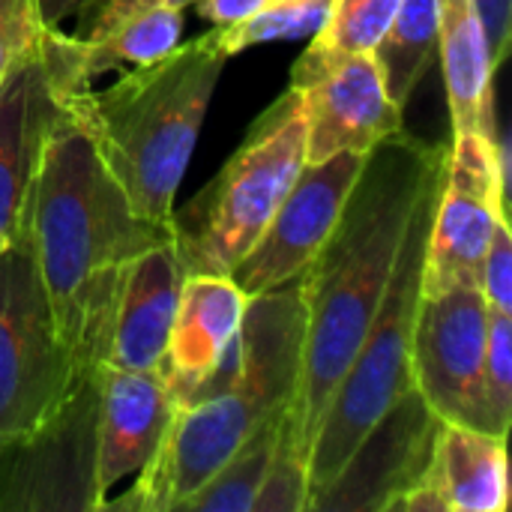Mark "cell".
Masks as SVG:
<instances>
[{"instance_id":"cell-1","label":"cell","mask_w":512,"mask_h":512,"mask_svg":"<svg viewBox=\"0 0 512 512\" xmlns=\"http://www.w3.org/2000/svg\"><path fill=\"white\" fill-rule=\"evenodd\" d=\"M444 156L447 144H429L408 129L384 138L366 156L333 234L303 273V366L282 426L306 456L393 279L420 189Z\"/></svg>"},{"instance_id":"cell-2","label":"cell","mask_w":512,"mask_h":512,"mask_svg":"<svg viewBox=\"0 0 512 512\" xmlns=\"http://www.w3.org/2000/svg\"><path fill=\"white\" fill-rule=\"evenodd\" d=\"M24 231L60 339L78 372L90 375L105 360L120 270L174 234L135 216L87 135L60 108L42 135Z\"/></svg>"},{"instance_id":"cell-3","label":"cell","mask_w":512,"mask_h":512,"mask_svg":"<svg viewBox=\"0 0 512 512\" xmlns=\"http://www.w3.org/2000/svg\"><path fill=\"white\" fill-rule=\"evenodd\" d=\"M225 63L228 54L207 30L105 90L51 87L57 108L87 135L144 222L171 228L174 195Z\"/></svg>"},{"instance_id":"cell-4","label":"cell","mask_w":512,"mask_h":512,"mask_svg":"<svg viewBox=\"0 0 512 512\" xmlns=\"http://www.w3.org/2000/svg\"><path fill=\"white\" fill-rule=\"evenodd\" d=\"M303 276L249 297L234 378L192 405H180L135 489L102 510L177 512L270 417L288 411L303 366Z\"/></svg>"},{"instance_id":"cell-5","label":"cell","mask_w":512,"mask_h":512,"mask_svg":"<svg viewBox=\"0 0 512 512\" xmlns=\"http://www.w3.org/2000/svg\"><path fill=\"white\" fill-rule=\"evenodd\" d=\"M441 174H444V162L420 189L384 300L321 417L318 435L309 450V510L339 480V474L360 450V444L375 432V426L414 387L411 345H414L417 309L423 297L426 237H429Z\"/></svg>"},{"instance_id":"cell-6","label":"cell","mask_w":512,"mask_h":512,"mask_svg":"<svg viewBox=\"0 0 512 512\" xmlns=\"http://www.w3.org/2000/svg\"><path fill=\"white\" fill-rule=\"evenodd\" d=\"M306 165L303 93L288 90L249 126L225 168L171 216L186 276H231Z\"/></svg>"},{"instance_id":"cell-7","label":"cell","mask_w":512,"mask_h":512,"mask_svg":"<svg viewBox=\"0 0 512 512\" xmlns=\"http://www.w3.org/2000/svg\"><path fill=\"white\" fill-rule=\"evenodd\" d=\"M84 378L60 339L27 231H21L0 252V453L45 432Z\"/></svg>"},{"instance_id":"cell-8","label":"cell","mask_w":512,"mask_h":512,"mask_svg":"<svg viewBox=\"0 0 512 512\" xmlns=\"http://www.w3.org/2000/svg\"><path fill=\"white\" fill-rule=\"evenodd\" d=\"M507 219L504 147L483 132L453 135L429 222L423 258V294L477 285L480 261Z\"/></svg>"},{"instance_id":"cell-9","label":"cell","mask_w":512,"mask_h":512,"mask_svg":"<svg viewBox=\"0 0 512 512\" xmlns=\"http://www.w3.org/2000/svg\"><path fill=\"white\" fill-rule=\"evenodd\" d=\"M486 336L489 303L474 282L420 297L411 381L438 420L495 432L483 393Z\"/></svg>"},{"instance_id":"cell-10","label":"cell","mask_w":512,"mask_h":512,"mask_svg":"<svg viewBox=\"0 0 512 512\" xmlns=\"http://www.w3.org/2000/svg\"><path fill=\"white\" fill-rule=\"evenodd\" d=\"M363 165L366 156L360 153H339L303 165L258 243L231 270V279L246 297L273 291L309 270L333 234Z\"/></svg>"},{"instance_id":"cell-11","label":"cell","mask_w":512,"mask_h":512,"mask_svg":"<svg viewBox=\"0 0 512 512\" xmlns=\"http://www.w3.org/2000/svg\"><path fill=\"white\" fill-rule=\"evenodd\" d=\"M246 303L231 276H186L159 369L177 408L213 396L234 378Z\"/></svg>"},{"instance_id":"cell-12","label":"cell","mask_w":512,"mask_h":512,"mask_svg":"<svg viewBox=\"0 0 512 512\" xmlns=\"http://www.w3.org/2000/svg\"><path fill=\"white\" fill-rule=\"evenodd\" d=\"M93 387V510H102L108 492L156 456L177 402L159 372L102 363L93 372Z\"/></svg>"},{"instance_id":"cell-13","label":"cell","mask_w":512,"mask_h":512,"mask_svg":"<svg viewBox=\"0 0 512 512\" xmlns=\"http://www.w3.org/2000/svg\"><path fill=\"white\" fill-rule=\"evenodd\" d=\"M306 114V162L339 153L369 156L384 138L405 129L402 111L372 54L348 57L300 90Z\"/></svg>"},{"instance_id":"cell-14","label":"cell","mask_w":512,"mask_h":512,"mask_svg":"<svg viewBox=\"0 0 512 512\" xmlns=\"http://www.w3.org/2000/svg\"><path fill=\"white\" fill-rule=\"evenodd\" d=\"M507 501V438L438 420L423 474L387 510L507 512Z\"/></svg>"},{"instance_id":"cell-15","label":"cell","mask_w":512,"mask_h":512,"mask_svg":"<svg viewBox=\"0 0 512 512\" xmlns=\"http://www.w3.org/2000/svg\"><path fill=\"white\" fill-rule=\"evenodd\" d=\"M183 282L186 267L174 249V240L138 252L117 279L102 363L135 372H159Z\"/></svg>"},{"instance_id":"cell-16","label":"cell","mask_w":512,"mask_h":512,"mask_svg":"<svg viewBox=\"0 0 512 512\" xmlns=\"http://www.w3.org/2000/svg\"><path fill=\"white\" fill-rule=\"evenodd\" d=\"M183 9L147 6L135 9L93 36L63 33L48 21L39 42V60L54 90L90 87L99 75L129 66H147L180 45Z\"/></svg>"},{"instance_id":"cell-17","label":"cell","mask_w":512,"mask_h":512,"mask_svg":"<svg viewBox=\"0 0 512 512\" xmlns=\"http://www.w3.org/2000/svg\"><path fill=\"white\" fill-rule=\"evenodd\" d=\"M54 93L39 51L0 87V252L24 231Z\"/></svg>"},{"instance_id":"cell-18","label":"cell","mask_w":512,"mask_h":512,"mask_svg":"<svg viewBox=\"0 0 512 512\" xmlns=\"http://www.w3.org/2000/svg\"><path fill=\"white\" fill-rule=\"evenodd\" d=\"M438 57L447 84L453 135L483 132L495 138V117H492L495 63L474 0H444Z\"/></svg>"},{"instance_id":"cell-19","label":"cell","mask_w":512,"mask_h":512,"mask_svg":"<svg viewBox=\"0 0 512 512\" xmlns=\"http://www.w3.org/2000/svg\"><path fill=\"white\" fill-rule=\"evenodd\" d=\"M444 0H399V9L372 51L390 99L405 108L438 57Z\"/></svg>"},{"instance_id":"cell-20","label":"cell","mask_w":512,"mask_h":512,"mask_svg":"<svg viewBox=\"0 0 512 512\" xmlns=\"http://www.w3.org/2000/svg\"><path fill=\"white\" fill-rule=\"evenodd\" d=\"M399 0H336L327 24L291 69V87L303 90L348 57L372 54L384 39Z\"/></svg>"},{"instance_id":"cell-21","label":"cell","mask_w":512,"mask_h":512,"mask_svg":"<svg viewBox=\"0 0 512 512\" xmlns=\"http://www.w3.org/2000/svg\"><path fill=\"white\" fill-rule=\"evenodd\" d=\"M285 414L270 417L261 423L231 456L228 462L192 495L186 498L177 512H252L258 498V489L267 477V468L273 462L279 423Z\"/></svg>"},{"instance_id":"cell-22","label":"cell","mask_w":512,"mask_h":512,"mask_svg":"<svg viewBox=\"0 0 512 512\" xmlns=\"http://www.w3.org/2000/svg\"><path fill=\"white\" fill-rule=\"evenodd\" d=\"M333 6L336 0H273L243 21L216 24L213 39L228 57H234L252 45L315 36L327 24Z\"/></svg>"},{"instance_id":"cell-23","label":"cell","mask_w":512,"mask_h":512,"mask_svg":"<svg viewBox=\"0 0 512 512\" xmlns=\"http://www.w3.org/2000/svg\"><path fill=\"white\" fill-rule=\"evenodd\" d=\"M309 510V456L279 423L273 462L258 489L252 512H303Z\"/></svg>"},{"instance_id":"cell-24","label":"cell","mask_w":512,"mask_h":512,"mask_svg":"<svg viewBox=\"0 0 512 512\" xmlns=\"http://www.w3.org/2000/svg\"><path fill=\"white\" fill-rule=\"evenodd\" d=\"M483 393H486V405H489L495 432L507 438L512 417V312L489 309Z\"/></svg>"},{"instance_id":"cell-25","label":"cell","mask_w":512,"mask_h":512,"mask_svg":"<svg viewBox=\"0 0 512 512\" xmlns=\"http://www.w3.org/2000/svg\"><path fill=\"white\" fill-rule=\"evenodd\" d=\"M45 30L42 0H0V87L21 63L36 57Z\"/></svg>"},{"instance_id":"cell-26","label":"cell","mask_w":512,"mask_h":512,"mask_svg":"<svg viewBox=\"0 0 512 512\" xmlns=\"http://www.w3.org/2000/svg\"><path fill=\"white\" fill-rule=\"evenodd\" d=\"M477 288L483 291L489 309L512 312V231L510 219L495 228V237L480 261Z\"/></svg>"},{"instance_id":"cell-27","label":"cell","mask_w":512,"mask_h":512,"mask_svg":"<svg viewBox=\"0 0 512 512\" xmlns=\"http://www.w3.org/2000/svg\"><path fill=\"white\" fill-rule=\"evenodd\" d=\"M195 0H90L84 6V21L78 27L75 36H93L99 30H105L108 24H114L117 18L135 12V9H147V6H177L186 9Z\"/></svg>"},{"instance_id":"cell-28","label":"cell","mask_w":512,"mask_h":512,"mask_svg":"<svg viewBox=\"0 0 512 512\" xmlns=\"http://www.w3.org/2000/svg\"><path fill=\"white\" fill-rule=\"evenodd\" d=\"M477 15L483 21L486 30V42H489V54L495 69L507 60L512 42V0H474Z\"/></svg>"},{"instance_id":"cell-29","label":"cell","mask_w":512,"mask_h":512,"mask_svg":"<svg viewBox=\"0 0 512 512\" xmlns=\"http://www.w3.org/2000/svg\"><path fill=\"white\" fill-rule=\"evenodd\" d=\"M267 3H273V0H195L192 6H195V12H198L204 21H210V24L216 27V24L243 21V18H249L252 12L264 9Z\"/></svg>"}]
</instances>
